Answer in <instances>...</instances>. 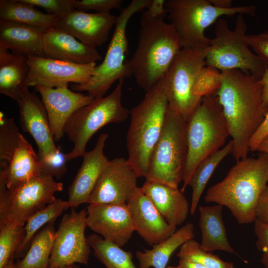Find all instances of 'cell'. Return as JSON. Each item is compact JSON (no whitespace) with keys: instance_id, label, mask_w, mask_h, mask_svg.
Segmentation results:
<instances>
[{"instance_id":"obj_1","label":"cell","mask_w":268,"mask_h":268,"mask_svg":"<svg viewBox=\"0 0 268 268\" xmlns=\"http://www.w3.org/2000/svg\"><path fill=\"white\" fill-rule=\"evenodd\" d=\"M222 82L215 93L221 106L238 161L247 157L249 142L268 111L264 107L260 79L238 69L221 71Z\"/></svg>"},{"instance_id":"obj_2","label":"cell","mask_w":268,"mask_h":268,"mask_svg":"<svg viewBox=\"0 0 268 268\" xmlns=\"http://www.w3.org/2000/svg\"><path fill=\"white\" fill-rule=\"evenodd\" d=\"M268 182V154L237 161L220 182L211 186L204 199L228 208L239 224L256 219L259 200Z\"/></svg>"},{"instance_id":"obj_3","label":"cell","mask_w":268,"mask_h":268,"mask_svg":"<svg viewBox=\"0 0 268 268\" xmlns=\"http://www.w3.org/2000/svg\"><path fill=\"white\" fill-rule=\"evenodd\" d=\"M182 47L174 26L164 21L140 26L137 47L129 60L132 76L147 92L163 78Z\"/></svg>"},{"instance_id":"obj_4","label":"cell","mask_w":268,"mask_h":268,"mask_svg":"<svg viewBox=\"0 0 268 268\" xmlns=\"http://www.w3.org/2000/svg\"><path fill=\"white\" fill-rule=\"evenodd\" d=\"M168 107L161 79L130 111L131 120L126 136L127 160L138 177L145 178L146 175L151 153L163 129Z\"/></svg>"},{"instance_id":"obj_5","label":"cell","mask_w":268,"mask_h":268,"mask_svg":"<svg viewBox=\"0 0 268 268\" xmlns=\"http://www.w3.org/2000/svg\"><path fill=\"white\" fill-rule=\"evenodd\" d=\"M229 135L221 106L215 94L203 97L187 121V156L182 192L198 165L221 149Z\"/></svg>"},{"instance_id":"obj_6","label":"cell","mask_w":268,"mask_h":268,"mask_svg":"<svg viewBox=\"0 0 268 268\" xmlns=\"http://www.w3.org/2000/svg\"><path fill=\"white\" fill-rule=\"evenodd\" d=\"M167 16L177 31L182 48L206 49L210 39L204 35L205 29L223 15H255L254 5L220 8L209 0H168Z\"/></svg>"},{"instance_id":"obj_7","label":"cell","mask_w":268,"mask_h":268,"mask_svg":"<svg viewBox=\"0 0 268 268\" xmlns=\"http://www.w3.org/2000/svg\"><path fill=\"white\" fill-rule=\"evenodd\" d=\"M150 0H133L122 9L117 16L114 30L102 63L96 66L90 80L82 84H73L74 91H86L94 98L104 97L109 89L117 81L132 76L129 60H127L128 41L126 35L128 23L135 13L144 10Z\"/></svg>"},{"instance_id":"obj_8","label":"cell","mask_w":268,"mask_h":268,"mask_svg":"<svg viewBox=\"0 0 268 268\" xmlns=\"http://www.w3.org/2000/svg\"><path fill=\"white\" fill-rule=\"evenodd\" d=\"M186 117L168 105L161 135L151 153L145 180L178 188L187 156Z\"/></svg>"},{"instance_id":"obj_9","label":"cell","mask_w":268,"mask_h":268,"mask_svg":"<svg viewBox=\"0 0 268 268\" xmlns=\"http://www.w3.org/2000/svg\"><path fill=\"white\" fill-rule=\"evenodd\" d=\"M247 25L243 14H238L234 30L229 28L228 21L222 18L217 21L215 37L206 50L207 66L220 71L238 69L261 79L267 68L244 40Z\"/></svg>"},{"instance_id":"obj_10","label":"cell","mask_w":268,"mask_h":268,"mask_svg":"<svg viewBox=\"0 0 268 268\" xmlns=\"http://www.w3.org/2000/svg\"><path fill=\"white\" fill-rule=\"evenodd\" d=\"M124 79L120 80L114 90L105 97L95 99L79 109L67 123L64 133L73 144L72 150L67 154L68 161L82 157L87 142L103 127L110 123L124 121L130 111L122 104Z\"/></svg>"},{"instance_id":"obj_11","label":"cell","mask_w":268,"mask_h":268,"mask_svg":"<svg viewBox=\"0 0 268 268\" xmlns=\"http://www.w3.org/2000/svg\"><path fill=\"white\" fill-rule=\"evenodd\" d=\"M63 184L50 175H41L10 189L0 183V225H25L33 215L57 198Z\"/></svg>"},{"instance_id":"obj_12","label":"cell","mask_w":268,"mask_h":268,"mask_svg":"<svg viewBox=\"0 0 268 268\" xmlns=\"http://www.w3.org/2000/svg\"><path fill=\"white\" fill-rule=\"evenodd\" d=\"M206 50L182 48L161 79L169 106L187 119L201 100L194 95L193 90L206 66Z\"/></svg>"},{"instance_id":"obj_13","label":"cell","mask_w":268,"mask_h":268,"mask_svg":"<svg viewBox=\"0 0 268 268\" xmlns=\"http://www.w3.org/2000/svg\"><path fill=\"white\" fill-rule=\"evenodd\" d=\"M86 217V208L79 212L72 208L70 213L63 217L56 231L48 268L74 263L87 264L90 247L85 236Z\"/></svg>"},{"instance_id":"obj_14","label":"cell","mask_w":268,"mask_h":268,"mask_svg":"<svg viewBox=\"0 0 268 268\" xmlns=\"http://www.w3.org/2000/svg\"><path fill=\"white\" fill-rule=\"evenodd\" d=\"M29 72L28 87H68L69 83L82 84L88 82L95 72L96 63L76 64L42 57H27Z\"/></svg>"},{"instance_id":"obj_15","label":"cell","mask_w":268,"mask_h":268,"mask_svg":"<svg viewBox=\"0 0 268 268\" xmlns=\"http://www.w3.org/2000/svg\"><path fill=\"white\" fill-rule=\"evenodd\" d=\"M136 172L128 160L108 161L90 195L89 204H124L138 187Z\"/></svg>"},{"instance_id":"obj_16","label":"cell","mask_w":268,"mask_h":268,"mask_svg":"<svg viewBox=\"0 0 268 268\" xmlns=\"http://www.w3.org/2000/svg\"><path fill=\"white\" fill-rule=\"evenodd\" d=\"M86 210L87 227L121 247L135 231L127 204H89Z\"/></svg>"},{"instance_id":"obj_17","label":"cell","mask_w":268,"mask_h":268,"mask_svg":"<svg viewBox=\"0 0 268 268\" xmlns=\"http://www.w3.org/2000/svg\"><path fill=\"white\" fill-rule=\"evenodd\" d=\"M46 109L55 141L64 136L65 126L70 117L79 109L91 103L95 98L68 88L35 86Z\"/></svg>"},{"instance_id":"obj_18","label":"cell","mask_w":268,"mask_h":268,"mask_svg":"<svg viewBox=\"0 0 268 268\" xmlns=\"http://www.w3.org/2000/svg\"><path fill=\"white\" fill-rule=\"evenodd\" d=\"M135 231L148 244L154 246L176 231L155 207L141 187H137L127 203Z\"/></svg>"},{"instance_id":"obj_19","label":"cell","mask_w":268,"mask_h":268,"mask_svg":"<svg viewBox=\"0 0 268 268\" xmlns=\"http://www.w3.org/2000/svg\"><path fill=\"white\" fill-rule=\"evenodd\" d=\"M116 19L117 16L111 13H90L74 9L59 16L56 27L85 44L96 47L107 41Z\"/></svg>"},{"instance_id":"obj_20","label":"cell","mask_w":268,"mask_h":268,"mask_svg":"<svg viewBox=\"0 0 268 268\" xmlns=\"http://www.w3.org/2000/svg\"><path fill=\"white\" fill-rule=\"evenodd\" d=\"M108 137L107 134H101L94 147L82 156V163L68 188L67 201L69 207L74 209L81 204L88 203L96 183L109 161L103 151Z\"/></svg>"},{"instance_id":"obj_21","label":"cell","mask_w":268,"mask_h":268,"mask_svg":"<svg viewBox=\"0 0 268 268\" xmlns=\"http://www.w3.org/2000/svg\"><path fill=\"white\" fill-rule=\"evenodd\" d=\"M16 102L19 108L21 127L23 132L30 134L35 141L38 149V157L56 150L58 147L41 99L29 90Z\"/></svg>"},{"instance_id":"obj_22","label":"cell","mask_w":268,"mask_h":268,"mask_svg":"<svg viewBox=\"0 0 268 268\" xmlns=\"http://www.w3.org/2000/svg\"><path fill=\"white\" fill-rule=\"evenodd\" d=\"M43 51L46 58L76 64L94 63L102 58L96 47L85 44L56 27L44 32Z\"/></svg>"},{"instance_id":"obj_23","label":"cell","mask_w":268,"mask_h":268,"mask_svg":"<svg viewBox=\"0 0 268 268\" xmlns=\"http://www.w3.org/2000/svg\"><path fill=\"white\" fill-rule=\"evenodd\" d=\"M44 31L19 22L0 20V50L27 57H45Z\"/></svg>"},{"instance_id":"obj_24","label":"cell","mask_w":268,"mask_h":268,"mask_svg":"<svg viewBox=\"0 0 268 268\" xmlns=\"http://www.w3.org/2000/svg\"><path fill=\"white\" fill-rule=\"evenodd\" d=\"M141 188L169 224L177 227L186 220L190 206L178 188L145 180Z\"/></svg>"},{"instance_id":"obj_25","label":"cell","mask_w":268,"mask_h":268,"mask_svg":"<svg viewBox=\"0 0 268 268\" xmlns=\"http://www.w3.org/2000/svg\"><path fill=\"white\" fill-rule=\"evenodd\" d=\"M41 175L37 154L21 134L17 147L9 163L0 170V183L10 189Z\"/></svg>"},{"instance_id":"obj_26","label":"cell","mask_w":268,"mask_h":268,"mask_svg":"<svg viewBox=\"0 0 268 268\" xmlns=\"http://www.w3.org/2000/svg\"><path fill=\"white\" fill-rule=\"evenodd\" d=\"M27 57L0 50V93L17 101L29 91Z\"/></svg>"},{"instance_id":"obj_27","label":"cell","mask_w":268,"mask_h":268,"mask_svg":"<svg viewBox=\"0 0 268 268\" xmlns=\"http://www.w3.org/2000/svg\"><path fill=\"white\" fill-rule=\"evenodd\" d=\"M223 206L218 204L199 206V224L201 234L200 247L210 253L223 251L237 254L227 237L222 217Z\"/></svg>"},{"instance_id":"obj_28","label":"cell","mask_w":268,"mask_h":268,"mask_svg":"<svg viewBox=\"0 0 268 268\" xmlns=\"http://www.w3.org/2000/svg\"><path fill=\"white\" fill-rule=\"evenodd\" d=\"M194 238V225L187 223L169 237L153 246L152 249L136 251L139 268H166L173 253L184 243Z\"/></svg>"},{"instance_id":"obj_29","label":"cell","mask_w":268,"mask_h":268,"mask_svg":"<svg viewBox=\"0 0 268 268\" xmlns=\"http://www.w3.org/2000/svg\"><path fill=\"white\" fill-rule=\"evenodd\" d=\"M58 18L22 0H0V20L21 23L45 31L56 27Z\"/></svg>"},{"instance_id":"obj_30","label":"cell","mask_w":268,"mask_h":268,"mask_svg":"<svg viewBox=\"0 0 268 268\" xmlns=\"http://www.w3.org/2000/svg\"><path fill=\"white\" fill-rule=\"evenodd\" d=\"M54 220L32 239L25 256L16 263L17 268H48L56 231Z\"/></svg>"},{"instance_id":"obj_31","label":"cell","mask_w":268,"mask_h":268,"mask_svg":"<svg viewBox=\"0 0 268 268\" xmlns=\"http://www.w3.org/2000/svg\"><path fill=\"white\" fill-rule=\"evenodd\" d=\"M232 140L217 152L202 161L196 168L188 186L192 189L190 212L193 215L198 207L201 197L213 172L219 163L229 154L232 153Z\"/></svg>"},{"instance_id":"obj_32","label":"cell","mask_w":268,"mask_h":268,"mask_svg":"<svg viewBox=\"0 0 268 268\" xmlns=\"http://www.w3.org/2000/svg\"><path fill=\"white\" fill-rule=\"evenodd\" d=\"M87 241L96 258L106 268H136L133 262L131 251L124 250L97 234L89 235Z\"/></svg>"},{"instance_id":"obj_33","label":"cell","mask_w":268,"mask_h":268,"mask_svg":"<svg viewBox=\"0 0 268 268\" xmlns=\"http://www.w3.org/2000/svg\"><path fill=\"white\" fill-rule=\"evenodd\" d=\"M68 207L67 201L57 199L29 218L25 224L24 236L14 256L23 253L37 232L45 225L56 220Z\"/></svg>"},{"instance_id":"obj_34","label":"cell","mask_w":268,"mask_h":268,"mask_svg":"<svg viewBox=\"0 0 268 268\" xmlns=\"http://www.w3.org/2000/svg\"><path fill=\"white\" fill-rule=\"evenodd\" d=\"M177 256L179 259L196 263L207 268H235L233 263L225 262L218 256L202 250L194 239L180 247Z\"/></svg>"},{"instance_id":"obj_35","label":"cell","mask_w":268,"mask_h":268,"mask_svg":"<svg viewBox=\"0 0 268 268\" xmlns=\"http://www.w3.org/2000/svg\"><path fill=\"white\" fill-rule=\"evenodd\" d=\"M21 133L13 118L0 114V168L9 163L18 144Z\"/></svg>"},{"instance_id":"obj_36","label":"cell","mask_w":268,"mask_h":268,"mask_svg":"<svg viewBox=\"0 0 268 268\" xmlns=\"http://www.w3.org/2000/svg\"><path fill=\"white\" fill-rule=\"evenodd\" d=\"M24 226L14 223L0 225V268L14 256L24 236Z\"/></svg>"},{"instance_id":"obj_37","label":"cell","mask_w":268,"mask_h":268,"mask_svg":"<svg viewBox=\"0 0 268 268\" xmlns=\"http://www.w3.org/2000/svg\"><path fill=\"white\" fill-rule=\"evenodd\" d=\"M221 82V71L214 67L205 66L198 76L193 90V94L195 96L201 98L215 94Z\"/></svg>"},{"instance_id":"obj_38","label":"cell","mask_w":268,"mask_h":268,"mask_svg":"<svg viewBox=\"0 0 268 268\" xmlns=\"http://www.w3.org/2000/svg\"><path fill=\"white\" fill-rule=\"evenodd\" d=\"M41 175H47L59 179L67 171V154L58 146L56 150L38 157Z\"/></svg>"},{"instance_id":"obj_39","label":"cell","mask_w":268,"mask_h":268,"mask_svg":"<svg viewBox=\"0 0 268 268\" xmlns=\"http://www.w3.org/2000/svg\"><path fill=\"white\" fill-rule=\"evenodd\" d=\"M122 3V0H73L75 9L100 13H108L112 9H121Z\"/></svg>"},{"instance_id":"obj_40","label":"cell","mask_w":268,"mask_h":268,"mask_svg":"<svg viewBox=\"0 0 268 268\" xmlns=\"http://www.w3.org/2000/svg\"><path fill=\"white\" fill-rule=\"evenodd\" d=\"M46 9L49 13L62 16L74 10L73 0H22Z\"/></svg>"},{"instance_id":"obj_41","label":"cell","mask_w":268,"mask_h":268,"mask_svg":"<svg viewBox=\"0 0 268 268\" xmlns=\"http://www.w3.org/2000/svg\"><path fill=\"white\" fill-rule=\"evenodd\" d=\"M165 0H150L140 18V26L150 23L164 21L167 15Z\"/></svg>"},{"instance_id":"obj_42","label":"cell","mask_w":268,"mask_h":268,"mask_svg":"<svg viewBox=\"0 0 268 268\" xmlns=\"http://www.w3.org/2000/svg\"><path fill=\"white\" fill-rule=\"evenodd\" d=\"M244 40L268 68V31L258 34L246 35Z\"/></svg>"},{"instance_id":"obj_43","label":"cell","mask_w":268,"mask_h":268,"mask_svg":"<svg viewBox=\"0 0 268 268\" xmlns=\"http://www.w3.org/2000/svg\"><path fill=\"white\" fill-rule=\"evenodd\" d=\"M254 222L256 247L262 253L261 262L265 268H268V225L257 219Z\"/></svg>"},{"instance_id":"obj_44","label":"cell","mask_w":268,"mask_h":268,"mask_svg":"<svg viewBox=\"0 0 268 268\" xmlns=\"http://www.w3.org/2000/svg\"><path fill=\"white\" fill-rule=\"evenodd\" d=\"M268 134V112L263 121L255 133L251 136L249 142V149L252 151H257V149L264 138Z\"/></svg>"},{"instance_id":"obj_45","label":"cell","mask_w":268,"mask_h":268,"mask_svg":"<svg viewBox=\"0 0 268 268\" xmlns=\"http://www.w3.org/2000/svg\"><path fill=\"white\" fill-rule=\"evenodd\" d=\"M256 214L257 219L268 225V185L259 200Z\"/></svg>"},{"instance_id":"obj_46","label":"cell","mask_w":268,"mask_h":268,"mask_svg":"<svg viewBox=\"0 0 268 268\" xmlns=\"http://www.w3.org/2000/svg\"><path fill=\"white\" fill-rule=\"evenodd\" d=\"M263 87V101L264 107L268 111V68L260 79Z\"/></svg>"},{"instance_id":"obj_47","label":"cell","mask_w":268,"mask_h":268,"mask_svg":"<svg viewBox=\"0 0 268 268\" xmlns=\"http://www.w3.org/2000/svg\"><path fill=\"white\" fill-rule=\"evenodd\" d=\"M177 267L179 268H207L199 264L182 259H179Z\"/></svg>"},{"instance_id":"obj_48","label":"cell","mask_w":268,"mask_h":268,"mask_svg":"<svg viewBox=\"0 0 268 268\" xmlns=\"http://www.w3.org/2000/svg\"><path fill=\"white\" fill-rule=\"evenodd\" d=\"M214 6L220 8H230L232 7L231 0H209Z\"/></svg>"},{"instance_id":"obj_49","label":"cell","mask_w":268,"mask_h":268,"mask_svg":"<svg viewBox=\"0 0 268 268\" xmlns=\"http://www.w3.org/2000/svg\"><path fill=\"white\" fill-rule=\"evenodd\" d=\"M257 151L268 154V134L260 143Z\"/></svg>"},{"instance_id":"obj_50","label":"cell","mask_w":268,"mask_h":268,"mask_svg":"<svg viewBox=\"0 0 268 268\" xmlns=\"http://www.w3.org/2000/svg\"><path fill=\"white\" fill-rule=\"evenodd\" d=\"M14 257H12L3 268H17L13 262Z\"/></svg>"},{"instance_id":"obj_51","label":"cell","mask_w":268,"mask_h":268,"mask_svg":"<svg viewBox=\"0 0 268 268\" xmlns=\"http://www.w3.org/2000/svg\"><path fill=\"white\" fill-rule=\"evenodd\" d=\"M73 265H70V266H64L62 267H58L56 268H73Z\"/></svg>"},{"instance_id":"obj_52","label":"cell","mask_w":268,"mask_h":268,"mask_svg":"<svg viewBox=\"0 0 268 268\" xmlns=\"http://www.w3.org/2000/svg\"><path fill=\"white\" fill-rule=\"evenodd\" d=\"M166 268H179L177 266H167Z\"/></svg>"},{"instance_id":"obj_53","label":"cell","mask_w":268,"mask_h":268,"mask_svg":"<svg viewBox=\"0 0 268 268\" xmlns=\"http://www.w3.org/2000/svg\"><path fill=\"white\" fill-rule=\"evenodd\" d=\"M73 268H78L73 265Z\"/></svg>"}]
</instances>
